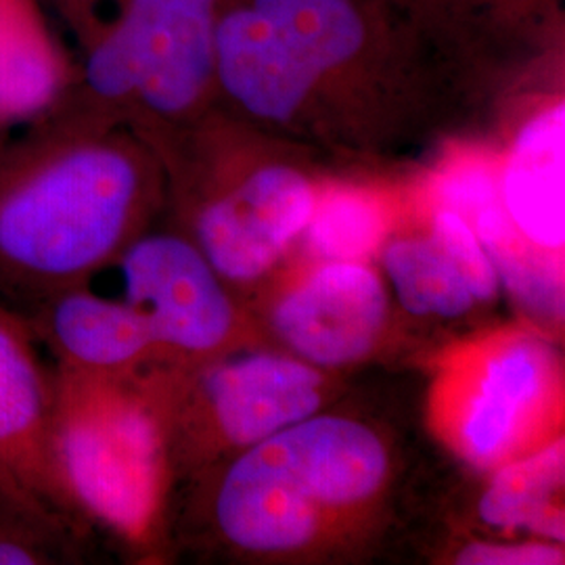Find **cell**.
Masks as SVG:
<instances>
[{"label":"cell","instance_id":"cell-1","mask_svg":"<svg viewBox=\"0 0 565 565\" xmlns=\"http://www.w3.org/2000/svg\"><path fill=\"white\" fill-rule=\"evenodd\" d=\"M218 102L302 149L380 158L476 99L396 0H224Z\"/></svg>","mask_w":565,"mask_h":565},{"label":"cell","instance_id":"cell-2","mask_svg":"<svg viewBox=\"0 0 565 565\" xmlns=\"http://www.w3.org/2000/svg\"><path fill=\"white\" fill-rule=\"evenodd\" d=\"M141 137L72 120L0 160V300L25 312L118 263L162 205Z\"/></svg>","mask_w":565,"mask_h":565},{"label":"cell","instance_id":"cell-3","mask_svg":"<svg viewBox=\"0 0 565 565\" xmlns=\"http://www.w3.org/2000/svg\"><path fill=\"white\" fill-rule=\"evenodd\" d=\"M181 205L184 235L224 281H254L302 235L321 186L302 147L212 105L153 145Z\"/></svg>","mask_w":565,"mask_h":565},{"label":"cell","instance_id":"cell-4","mask_svg":"<svg viewBox=\"0 0 565 565\" xmlns=\"http://www.w3.org/2000/svg\"><path fill=\"white\" fill-rule=\"evenodd\" d=\"M387 471V448L371 427L317 413L228 465L214 520L243 551L294 553L317 541L331 515L369 503Z\"/></svg>","mask_w":565,"mask_h":565},{"label":"cell","instance_id":"cell-5","mask_svg":"<svg viewBox=\"0 0 565 565\" xmlns=\"http://www.w3.org/2000/svg\"><path fill=\"white\" fill-rule=\"evenodd\" d=\"M224 0H121L90 44L81 120L135 124L147 145L218 103L216 25Z\"/></svg>","mask_w":565,"mask_h":565},{"label":"cell","instance_id":"cell-6","mask_svg":"<svg viewBox=\"0 0 565 565\" xmlns=\"http://www.w3.org/2000/svg\"><path fill=\"white\" fill-rule=\"evenodd\" d=\"M55 373V461L72 505L142 543L162 507L170 459L156 406L132 377Z\"/></svg>","mask_w":565,"mask_h":565},{"label":"cell","instance_id":"cell-7","mask_svg":"<svg viewBox=\"0 0 565 565\" xmlns=\"http://www.w3.org/2000/svg\"><path fill=\"white\" fill-rule=\"evenodd\" d=\"M118 266L124 300L141 312L163 363H203L233 335L224 279L182 231H142Z\"/></svg>","mask_w":565,"mask_h":565},{"label":"cell","instance_id":"cell-8","mask_svg":"<svg viewBox=\"0 0 565 565\" xmlns=\"http://www.w3.org/2000/svg\"><path fill=\"white\" fill-rule=\"evenodd\" d=\"M480 97L564 55L565 0H396Z\"/></svg>","mask_w":565,"mask_h":565},{"label":"cell","instance_id":"cell-9","mask_svg":"<svg viewBox=\"0 0 565 565\" xmlns=\"http://www.w3.org/2000/svg\"><path fill=\"white\" fill-rule=\"evenodd\" d=\"M44 356L25 317L0 300V492L72 525L55 461L57 373Z\"/></svg>","mask_w":565,"mask_h":565},{"label":"cell","instance_id":"cell-10","mask_svg":"<svg viewBox=\"0 0 565 565\" xmlns=\"http://www.w3.org/2000/svg\"><path fill=\"white\" fill-rule=\"evenodd\" d=\"M147 390L158 403L200 406L228 445L249 448L317 415L327 382L319 366L298 356L258 352L202 369L193 403L158 385Z\"/></svg>","mask_w":565,"mask_h":565},{"label":"cell","instance_id":"cell-11","mask_svg":"<svg viewBox=\"0 0 565 565\" xmlns=\"http://www.w3.org/2000/svg\"><path fill=\"white\" fill-rule=\"evenodd\" d=\"M390 298L366 263H319L273 308V331L319 369L366 359L384 335Z\"/></svg>","mask_w":565,"mask_h":565},{"label":"cell","instance_id":"cell-12","mask_svg":"<svg viewBox=\"0 0 565 565\" xmlns=\"http://www.w3.org/2000/svg\"><path fill=\"white\" fill-rule=\"evenodd\" d=\"M555 382V354L541 338L515 335L497 343L459 408L465 457L480 467L505 463L541 419Z\"/></svg>","mask_w":565,"mask_h":565},{"label":"cell","instance_id":"cell-13","mask_svg":"<svg viewBox=\"0 0 565 565\" xmlns=\"http://www.w3.org/2000/svg\"><path fill=\"white\" fill-rule=\"evenodd\" d=\"M21 315L60 371L132 377L142 364L162 361L141 312L124 298L95 294L88 282L65 287Z\"/></svg>","mask_w":565,"mask_h":565},{"label":"cell","instance_id":"cell-14","mask_svg":"<svg viewBox=\"0 0 565 565\" xmlns=\"http://www.w3.org/2000/svg\"><path fill=\"white\" fill-rule=\"evenodd\" d=\"M434 200L471 224L497 268L499 282L527 315L543 321L564 319L562 258L536 249L513 226L492 163L465 160L448 166L434 182Z\"/></svg>","mask_w":565,"mask_h":565},{"label":"cell","instance_id":"cell-15","mask_svg":"<svg viewBox=\"0 0 565 565\" xmlns=\"http://www.w3.org/2000/svg\"><path fill=\"white\" fill-rule=\"evenodd\" d=\"M565 105L551 103L522 124L499 172L507 216L525 242L562 258L565 245Z\"/></svg>","mask_w":565,"mask_h":565},{"label":"cell","instance_id":"cell-16","mask_svg":"<svg viewBox=\"0 0 565 565\" xmlns=\"http://www.w3.org/2000/svg\"><path fill=\"white\" fill-rule=\"evenodd\" d=\"M565 448L557 438L511 459L494 473L480 499V520L494 530H525L543 541L564 543V509L555 497L564 488Z\"/></svg>","mask_w":565,"mask_h":565},{"label":"cell","instance_id":"cell-17","mask_svg":"<svg viewBox=\"0 0 565 565\" xmlns=\"http://www.w3.org/2000/svg\"><path fill=\"white\" fill-rule=\"evenodd\" d=\"M382 263L396 300L413 317L459 319L482 303L463 266L431 231L385 239Z\"/></svg>","mask_w":565,"mask_h":565},{"label":"cell","instance_id":"cell-18","mask_svg":"<svg viewBox=\"0 0 565 565\" xmlns=\"http://www.w3.org/2000/svg\"><path fill=\"white\" fill-rule=\"evenodd\" d=\"M302 235L317 263H366L390 235V205L369 189L321 186Z\"/></svg>","mask_w":565,"mask_h":565},{"label":"cell","instance_id":"cell-19","mask_svg":"<svg viewBox=\"0 0 565 565\" xmlns=\"http://www.w3.org/2000/svg\"><path fill=\"white\" fill-rule=\"evenodd\" d=\"M63 70L30 25L11 21L0 41V128L39 118L60 102Z\"/></svg>","mask_w":565,"mask_h":565},{"label":"cell","instance_id":"cell-20","mask_svg":"<svg viewBox=\"0 0 565 565\" xmlns=\"http://www.w3.org/2000/svg\"><path fill=\"white\" fill-rule=\"evenodd\" d=\"M74 525L21 505L0 492V565L72 562Z\"/></svg>","mask_w":565,"mask_h":565},{"label":"cell","instance_id":"cell-21","mask_svg":"<svg viewBox=\"0 0 565 565\" xmlns=\"http://www.w3.org/2000/svg\"><path fill=\"white\" fill-rule=\"evenodd\" d=\"M429 231L463 266L469 281L473 282L480 302H492L499 294V275L482 242L463 216L445 205H434Z\"/></svg>","mask_w":565,"mask_h":565},{"label":"cell","instance_id":"cell-22","mask_svg":"<svg viewBox=\"0 0 565 565\" xmlns=\"http://www.w3.org/2000/svg\"><path fill=\"white\" fill-rule=\"evenodd\" d=\"M564 562V551L546 541L530 543H471L457 555L463 565H553Z\"/></svg>","mask_w":565,"mask_h":565},{"label":"cell","instance_id":"cell-23","mask_svg":"<svg viewBox=\"0 0 565 565\" xmlns=\"http://www.w3.org/2000/svg\"><path fill=\"white\" fill-rule=\"evenodd\" d=\"M13 20H4L2 18V13H0V41H2V36H4V32H7V28H9V23H11Z\"/></svg>","mask_w":565,"mask_h":565}]
</instances>
